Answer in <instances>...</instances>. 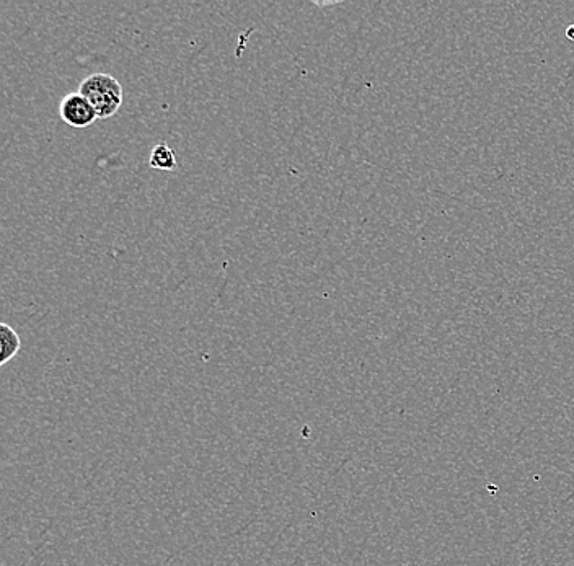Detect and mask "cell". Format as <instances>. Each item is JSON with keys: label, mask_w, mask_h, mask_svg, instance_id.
<instances>
[{"label": "cell", "mask_w": 574, "mask_h": 566, "mask_svg": "<svg viewBox=\"0 0 574 566\" xmlns=\"http://www.w3.org/2000/svg\"><path fill=\"white\" fill-rule=\"evenodd\" d=\"M79 92L89 100L98 120H108L115 116L123 105V87L108 74H92L80 84Z\"/></svg>", "instance_id": "6da1fadb"}, {"label": "cell", "mask_w": 574, "mask_h": 566, "mask_svg": "<svg viewBox=\"0 0 574 566\" xmlns=\"http://www.w3.org/2000/svg\"><path fill=\"white\" fill-rule=\"evenodd\" d=\"M59 115L64 123L77 129L89 128L98 120L97 111L80 92L69 93L62 98Z\"/></svg>", "instance_id": "7a4b0ae2"}, {"label": "cell", "mask_w": 574, "mask_h": 566, "mask_svg": "<svg viewBox=\"0 0 574 566\" xmlns=\"http://www.w3.org/2000/svg\"><path fill=\"white\" fill-rule=\"evenodd\" d=\"M22 348L18 333L7 323H0V366H5Z\"/></svg>", "instance_id": "3957f363"}, {"label": "cell", "mask_w": 574, "mask_h": 566, "mask_svg": "<svg viewBox=\"0 0 574 566\" xmlns=\"http://www.w3.org/2000/svg\"><path fill=\"white\" fill-rule=\"evenodd\" d=\"M149 165L151 169L160 170V172H173L178 165L177 155L172 147L167 146L165 142H160L152 149Z\"/></svg>", "instance_id": "277c9868"}, {"label": "cell", "mask_w": 574, "mask_h": 566, "mask_svg": "<svg viewBox=\"0 0 574 566\" xmlns=\"http://www.w3.org/2000/svg\"><path fill=\"white\" fill-rule=\"evenodd\" d=\"M566 35H568L571 41L574 40V25H571V27L566 30Z\"/></svg>", "instance_id": "5b68a950"}]
</instances>
